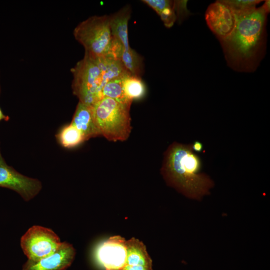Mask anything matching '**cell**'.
<instances>
[{"label": "cell", "mask_w": 270, "mask_h": 270, "mask_svg": "<svg viewBox=\"0 0 270 270\" xmlns=\"http://www.w3.org/2000/svg\"><path fill=\"white\" fill-rule=\"evenodd\" d=\"M71 123L82 134L86 140L100 136L94 122L92 106L78 102Z\"/></svg>", "instance_id": "7c38bea8"}, {"label": "cell", "mask_w": 270, "mask_h": 270, "mask_svg": "<svg viewBox=\"0 0 270 270\" xmlns=\"http://www.w3.org/2000/svg\"><path fill=\"white\" fill-rule=\"evenodd\" d=\"M58 144L65 148H72L86 141L82 134L72 123L60 128L56 135Z\"/></svg>", "instance_id": "9a60e30c"}, {"label": "cell", "mask_w": 270, "mask_h": 270, "mask_svg": "<svg viewBox=\"0 0 270 270\" xmlns=\"http://www.w3.org/2000/svg\"><path fill=\"white\" fill-rule=\"evenodd\" d=\"M187 1L186 0H176L174 1V8L175 11L176 18L180 20L188 16L189 12L186 8Z\"/></svg>", "instance_id": "7402d4cb"}, {"label": "cell", "mask_w": 270, "mask_h": 270, "mask_svg": "<svg viewBox=\"0 0 270 270\" xmlns=\"http://www.w3.org/2000/svg\"><path fill=\"white\" fill-rule=\"evenodd\" d=\"M92 56L100 70L104 85L112 80L130 74L119 60L106 56Z\"/></svg>", "instance_id": "5bb4252c"}, {"label": "cell", "mask_w": 270, "mask_h": 270, "mask_svg": "<svg viewBox=\"0 0 270 270\" xmlns=\"http://www.w3.org/2000/svg\"><path fill=\"white\" fill-rule=\"evenodd\" d=\"M131 9L126 6L110 16V28L112 36L118 40L124 50L130 48L128 37V22Z\"/></svg>", "instance_id": "4fadbf2b"}, {"label": "cell", "mask_w": 270, "mask_h": 270, "mask_svg": "<svg viewBox=\"0 0 270 270\" xmlns=\"http://www.w3.org/2000/svg\"><path fill=\"white\" fill-rule=\"evenodd\" d=\"M10 120V117L8 116L5 115L2 109L0 108V121L4 120L5 121H8Z\"/></svg>", "instance_id": "cb8c5ba5"}, {"label": "cell", "mask_w": 270, "mask_h": 270, "mask_svg": "<svg viewBox=\"0 0 270 270\" xmlns=\"http://www.w3.org/2000/svg\"><path fill=\"white\" fill-rule=\"evenodd\" d=\"M202 162L191 144H171L164 154L160 173L166 184L184 196L200 200L210 194L214 182L201 172Z\"/></svg>", "instance_id": "7a4b0ae2"}, {"label": "cell", "mask_w": 270, "mask_h": 270, "mask_svg": "<svg viewBox=\"0 0 270 270\" xmlns=\"http://www.w3.org/2000/svg\"><path fill=\"white\" fill-rule=\"evenodd\" d=\"M205 18L208 28L220 41L232 32L236 23L234 12L224 0L210 4L206 10Z\"/></svg>", "instance_id": "ba28073f"}, {"label": "cell", "mask_w": 270, "mask_h": 270, "mask_svg": "<svg viewBox=\"0 0 270 270\" xmlns=\"http://www.w3.org/2000/svg\"><path fill=\"white\" fill-rule=\"evenodd\" d=\"M74 36L84 48L85 54L94 56H106L112 40L110 16H94L87 18L75 28Z\"/></svg>", "instance_id": "5b68a950"}, {"label": "cell", "mask_w": 270, "mask_h": 270, "mask_svg": "<svg viewBox=\"0 0 270 270\" xmlns=\"http://www.w3.org/2000/svg\"><path fill=\"white\" fill-rule=\"evenodd\" d=\"M20 244L28 260L37 261L55 252L62 242L52 229L34 226L22 236Z\"/></svg>", "instance_id": "8992f818"}, {"label": "cell", "mask_w": 270, "mask_h": 270, "mask_svg": "<svg viewBox=\"0 0 270 270\" xmlns=\"http://www.w3.org/2000/svg\"><path fill=\"white\" fill-rule=\"evenodd\" d=\"M120 60L130 75L140 77L144 70L143 58L134 50H124Z\"/></svg>", "instance_id": "e0dca14e"}, {"label": "cell", "mask_w": 270, "mask_h": 270, "mask_svg": "<svg viewBox=\"0 0 270 270\" xmlns=\"http://www.w3.org/2000/svg\"><path fill=\"white\" fill-rule=\"evenodd\" d=\"M0 187L14 190L28 202L40 192L42 184L38 180L25 176L8 166L0 150Z\"/></svg>", "instance_id": "52a82bcc"}, {"label": "cell", "mask_w": 270, "mask_h": 270, "mask_svg": "<svg viewBox=\"0 0 270 270\" xmlns=\"http://www.w3.org/2000/svg\"><path fill=\"white\" fill-rule=\"evenodd\" d=\"M122 82L124 94L128 100L132 102L144 96L146 86L140 77L128 74L122 78Z\"/></svg>", "instance_id": "2e32d148"}, {"label": "cell", "mask_w": 270, "mask_h": 270, "mask_svg": "<svg viewBox=\"0 0 270 270\" xmlns=\"http://www.w3.org/2000/svg\"><path fill=\"white\" fill-rule=\"evenodd\" d=\"M164 26L167 28L172 27L176 22V16L173 4L164 8L159 14Z\"/></svg>", "instance_id": "ffe728a7"}, {"label": "cell", "mask_w": 270, "mask_h": 270, "mask_svg": "<svg viewBox=\"0 0 270 270\" xmlns=\"http://www.w3.org/2000/svg\"><path fill=\"white\" fill-rule=\"evenodd\" d=\"M126 244V258L122 270H152V260L142 241L132 238Z\"/></svg>", "instance_id": "8fae6325"}, {"label": "cell", "mask_w": 270, "mask_h": 270, "mask_svg": "<svg viewBox=\"0 0 270 270\" xmlns=\"http://www.w3.org/2000/svg\"><path fill=\"white\" fill-rule=\"evenodd\" d=\"M126 240L120 236L110 237L97 248L96 256L105 270H122L127 256Z\"/></svg>", "instance_id": "9c48e42d"}, {"label": "cell", "mask_w": 270, "mask_h": 270, "mask_svg": "<svg viewBox=\"0 0 270 270\" xmlns=\"http://www.w3.org/2000/svg\"><path fill=\"white\" fill-rule=\"evenodd\" d=\"M236 16L251 12L262 0H224Z\"/></svg>", "instance_id": "d6986e66"}, {"label": "cell", "mask_w": 270, "mask_h": 270, "mask_svg": "<svg viewBox=\"0 0 270 270\" xmlns=\"http://www.w3.org/2000/svg\"><path fill=\"white\" fill-rule=\"evenodd\" d=\"M142 2L151 7L159 15L166 8L173 4L174 1L168 0H144Z\"/></svg>", "instance_id": "44dd1931"}, {"label": "cell", "mask_w": 270, "mask_h": 270, "mask_svg": "<svg viewBox=\"0 0 270 270\" xmlns=\"http://www.w3.org/2000/svg\"><path fill=\"white\" fill-rule=\"evenodd\" d=\"M268 12L262 6L236 15L235 27L220 40L228 65L236 70L250 72L256 68L266 47V26Z\"/></svg>", "instance_id": "6da1fadb"}, {"label": "cell", "mask_w": 270, "mask_h": 270, "mask_svg": "<svg viewBox=\"0 0 270 270\" xmlns=\"http://www.w3.org/2000/svg\"><path fill=\"white\" fill-rule=\"evenodd\" d=\"M192 150L196 152H200L203 150L202 144L198 140H196L191 144Z\"/></svg>", "instance_id": "603a6c76"}, {"label": "cell", "mask_w": 270, "mask_h": 270, "mask_svg": "<svg viewBox=\"0 0 270 270\" xmlns=\"http://www.w3.org/2000/svg\"><path fill=\"white\" fill-rule=\"evenodd\" d=\"M0 92H1V88H0Z\"/></svg>", "instance_id": "d4e9b609"}, {"label": "cell", "mask_w": 270, "mask_h": 270, "mask_svg": "<svg viewBox=\"0 0 270 270\" xmlns=\"http://www.w3.org/2000/svg\"><path fill=\"white\" fill-rule=\"evenodd\" d=\"M76 254L73 246L64 242L52 254L37 261L28 260L22 270H66L72 264Z\"/></svg>", "instance_id": "30bf717a"}, {"label": "cell", "mask_w": 270, "mask_h": 270, "mask_svg": "<svg viewBox=\"0 0 270 270\" xmlns=\"http://www.w3.org/2000/svg\"><path fill=\"white\" fill-rule=\"evenodd\" d=\"M131 104L104 97L92 106L94 122L100 136L113 142L128 139L132 128Z\"/></svg>", "instance_id": "3957f363"}, {"label": "cell", "mask_w": 270, "mask_h": 270, "mask_svg": "<svg viewBox=\"0 0 270 270\" xmlns=\"http://www.w3.org/2000/svg\"><path fill=\"white\" fill-rule=\"evenodd\" d=\"M71 72L74 76L72 92L79 102L92 106L103 98L102 73L92 56L85 54Z\"/></svg>", "instance_id": "277c9868"}, {"label": "cell", "mask_w": 270, "mask_h": 270, "mask_svg": "<svg viewBox=\"0 0 270 270\" xmlns=\"http://www.w3.org/2000/svg\"><path fill=\"white\" fill-rule=\"evenodd\" d=\"M122 78L112 80L103 87L102 94L104 97L112 98L122 103H130L126 98L122 86Z\"/></svg>", "instance_id": "ac0fdd59"}]
</instances>
